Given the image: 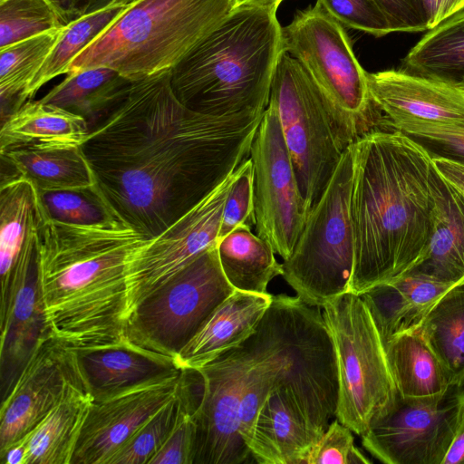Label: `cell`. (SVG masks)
Listing matches in <instances>:
<instances>
[{"label": "cell", "mask_w": 464, "mask_h": 464, "mask_svg": "<svg viewBox=\"0 0 464 464\" xmlns=\"http://www.w3.org/2000/svg\"><path fill=\"white\" fill-rule=\"evenodd\" d=\"M343 25L380 37L392 33L375 0H317Z\"/></svg>", "instance_id": "cell-39"}, {"label": "cell", "mask_w": 464, "mask_h": 464, "mask_svg": "<svg viewBox=\"0 0 464 464\" xmlns=\"http://www.w3.org/2000/svg\"><path fill=\"white\" fill-rule=\"evenodd\" d=\"M2 464H25L26 443L24 439L11 444L0 452Z\"/></svg>", "instance_id": "cell-47"}, {"label": "cell", "mask_w": 464, "mask_h": 464, "mask_svg": "<svg viewBox=\"0 0 464 464\" xmlns=\"http://www.w3.org/2000/svg\"><path fill=\"white\" fill-rule=\"evenodd\" d=\"M57 11L62 24L66 26L82 15L77 7L76 0H48Z\"/></svg>", "instance_id": "cell-48"}, {"label": "cell", "mask_w": 464, "mask_h": 464, "mask_svg": "<svg viewBox=\"0 0 464 464\" xmlns=\"http://www.w3.org/2000/svg\"><path fill=\"white\" fill-rule=\"evenodd\" d=\"M283 52L276 13L235 9L171 70L172 91L202 114L265 111Z\"/></svg>", "instance_id": "cell-4"}, {"label": "cell", "mask_w": 464, "mask_h": 464, "mask_svg": "<svg viewBox=\"0 0 464 464\" xmlns=\"http://www.w3.org/2000/svg\"><path fill=\"white\" fill-rule=\"evenodd\" d=\"M90 131L82 116L41 100H30L1 121L0 153L82 146Z\"/></svg>", "instance_id": "cell-24"}, {"label": "cell", "mask_w": 464, "mask_h": 464, "mask_svg": "<svg viewBox=\"0 0 464 464\" xmlns=\"http://www.w3.org/2000/svg\"><path fill=\"white\" fill-rule=\"evenodd\" d=\"M284 0H233L234 9L259 8L276 13L278 6Z\"/></svg>", "instance_id": "cell-50"}, {"label": "cell", "mask_w": 464, "mask_h": 464, "mask_svg": "<svg viewBox=\"0 0 464 464\" xmlns=\"http://www.w3.org/2000/svg\"><path fill=\"white\" fill-rule=\"evenodd\" d=\"M453 384H464V284L446 293L420 327Z\"/></svg>", "instance_id": "cell-34"}, {"label": "cell", "mask_w": 464, "mask_h": 464, "mask_svg": "<svg viewBox=\"0 0 464 464\" xmlns=\"http://www.w3.org/2000/svg\"><path fill=\"white\" fill-rule=\"evenodd\" d=\"M322 309L337 362L335 418L362 436L373 415L397 392L385 347L360 295L346 293Z\"/></svg>", "instance_id": "cell-10"}, {"label": "cell", "mask_w": 464, "mask_h": 464, "mask_svg": "<svg viewBox=\"0 0 464 464\" xmlns=\"http://www.w3.org/2000/svg\"><path fill=\"white\" fill-rule=\"evenodd\" d=\"M75 351L83 381L93 400L180 370L173 357L139 346L129 339Z\"/></svg>", "instance_id": "cell-21"}, {"label": "cell", "mask_w": 464, "mask_h": 464, "mask_svg": "<svg viewBox=\"0 0 464 464\" xmlns=\"http://www.w3.org/2000/svg\"><path fill=\"white\" fill-rule=\"evenodd\" d=\"M262 321L289 362L276 389L284 391L321 438L335 418L339 388L334 345L323 309L280 294L273 295Z\"/></svg>", "instance_id": "cell-7"}, {"label": "cell", "mask_w": 464, "mask_h": 464, "mask_svg": "<svg viewBox=\"0 0 464 464\" xmlns=\"http://www.w3.org/2000/svg\"><path fill=\"white\" fill-rule=\"evenodd\" d=\"M392 32L428 31L423 0H375Z\"/></svg>", "instance_id": "cell-43"}, {"label": "cell", "mask_w": 464, "mask_h": 464, "mask_svg": "<svg viewBox=\"0 0 464 464\" xmlns=\"http://www.w3.org/2000/svg\"><path fill=\"white\" fill-rule=\"evenodd\" d=\"M237 173L238 169L132 255L126 268L127 318L151 293L218 243L225 203Z\"/></svg>", "instance_id": "cell-14"}, {"label": "cell", "mask_w": 464, "mask_h": 464, "mask_svg": "<svg viewBox=\"0 0 464 464\" xmlns=\"http://www.w3.org/2000/svg\"><path fill=\"white\" fill-rule=\"evenodd\" d=\"M222 271L235 290L266 295L269 282L283 275L272 246L242 225L218 240Z\"/></svg>", "instance_id": "cell-31"}, {"label": "cell", "mask_w": 464, "mask_h": 464, "mask_svg": "<svg viewBox=\"0 0 464 464\" xmlns=\"http://www.w3.org/2000/svg\"><path fill=\"white\" fill-rule=\"evenodd\" d=\"M0 155L16 174L40 191L84 189L98 185L82 146L22 149Z\"/></svg>", "instance_id": "cell-27"}, {"label": "cell", "mask_w": 464, "mask_h": 464, "mask_svg": "<svg viewBox=\"0 0 464 464\" xmlns=\"http://www.w3.org/2000/svg\"><path fill=\"white\" fill-rule=\"evenodd\" d=\"M238 173L228 192L218 239L242 225L254 226L253 166L248 157L238 166Z\"/></svg>", "instance_id": "cell-41"}, {"label": "cell", "mask_w": 464, "mask_h": 464, "mask_svg": "<svg viewBox=\"0 0 464 464\" xmlns=\"http://www.w3.org/2000/svg\"><path fill=\"white\" fill-rule=\"evenodd\" d=\"M272 300L270 294L235 290L175 355L177 367L180 370L198 369L240 346L255 333Z\"/></svg>", "instance_id": "cell-20"}, {"label": "cell", "mask_w": 464, "mask_h": 464, "mask_svg": "<svg viewBox=\"0 0 464 464\" xmlns=\"http://www.w3.org/2000/svg\"><path fill=\"white\" fill-rule=\"evenodd\" d=\"M442 464H464V409L455 436Z\"/></svg>", "instance_id": "cell-46"}, {"label": "cell", "mask_w": 464, "mask_h": 464, "mask_svg": "<svg viewBox=\"0 0 464 464\" xmlns=\"http://www.w3.org/2000/svg\"><path fill=\"white\" fill-rule=\"evenodd\" d=\"M254 226L276 254L287 259L311 208L304 199L279 121L269 101L253 139Z\"/></svg>", "instance_id": "cell-13"}, {"label": "cell", "mask_w": 464, "mask_h": 464, "mask_svg": "<svg viewBox=\"0 0 464 464\" xmlns=\"http://www.w3.org/2000/svg\"><path fill=\"white\" fill-rule=\"evenodd\" d=\"M217 245L203 251L129 314L126 334L130 342L174 358L235 291L222 271Z\"/></svg>", "instance_id": "cell-11"}, {"label": "cell", "mask_w": 464, "mask_h": 464, "mask_svg": "<svg viewBox=\"0 0 464 464\" xmlns=\"http://www.w3.org/2000/svg\"><path fill=\"white\" fill-rule=\"evenodd\" d=\"M130 4H117L84 14L64 26L29 88V99L53 78L67 73L72 61L102 34L123 13Z\"/></svg>", "instance_id": "cell-35"}, {"label": "cell", "mask_w": 464, "mask_h": 464, "mask_svg": "<svg viewBox=\"0 0 464 464\" xmlns=\"http://www.w3.org/2000/svg\"><path fill=\"white\" fill-rule=\"evenodd\" d=\"M464 409V384L427 399L393 398L361 436L364 449L385 464H442Z\"/></svg>", "instance_id": "cell-12"}, {"label": "cell", "mask_w": 464, "mask_h": 464, "mask_svg": "<svg viewBox=\"0 0 464 464\" xmlns=\"http://www.w3.org/2000/svg\"><path fill=\"white\" fill-rule=\"evenodd\" d=\"M63 29H53L0 48L1 121L30 101V85Z\"/></svg>", "instance_id": "cell-33"}, {"label": "cell", "mask_w": 464, "mask_h": 464, "mask_svg": "<svg viewBox=\"0 0 464 464\" xmlns=\"http://www.w3.org/2000/svg\"><path fill=\"white\" fill-rule=\"evenodd\" d=\"M384 347L390 372L401 396L439 397L453 384L420 328L394 336Z\"/></svg>", "instance_id": "cell-28"}, {"label": "cell", "mask_w": 464, "mask_h": 464, "mask_svg": "<svg viewBox=\"0 0 464 464\" xmlns=\"http://www.w3.org/2000/svg\"><path fill=\"white\" fill-rule=\"evenodd\" d=\"M401 70L464 92V9L428 30Z\"/></svg>", "instance_id": "cell-30"}, {"label": "cell", "mask_w": 464, "mask_h": 464, "mask_svg": "<svg viewBox=\"0 0 464 464\" xmlns=\"http://www.w3.org/2000/svg\"><path fill=\"white\" fill-rule=\"evenodd\" d=\"M38 189L27 179L13 174L0 186L1 293L7 288L13 267L30 231L39 222Z\"/></svg>", "instance_id": "cell-32"}, {"label": "cell", "mask_w": 464, "mask_h": 464, "mask_svg": "<svg viewBox=\"0 0 464 464\" xmlns=\"http://www.w3.org/2000/svg\"><path fill=\"white\" fill-rule=\"evenodd\" d=\"M93 397L72 389L24 439L25 464H72Z\"/></svg>", "instance_id": "cell-26"}, {"label": "cell", "mask_w": 464, "mask_h": 464, "mask_svg": "<svg viewBox=\"0 0 464 464\" xmlns=\"http://www.w3.org/2000/svg\"><path fill=\"white\" fill-rule=\"evenodd\" d=\"M74 388L87 389L76 351L48 333L2 399L0 452L31 432Z\"/></svg>", "instance_id": "cell-16"}, {"label": "cell", "mask_w": 464, "mask_h": 464, "mask_svg": "<svg viewBox=\"0 0 464 464\" xmlns=\"http://www.w3.org/2000/svg\"><path fill=\"white\" fill-rule=\"evenodd\" d=\"M38 192L45 213L54 220L78 225L119 222L98 185L84 189Z\"/></svg>", "instance_id": "cell-37"}, {"label": "cell", "mask_w": 464, "mask_h": 464, "mask_svg": "<svg viewBox=\"0 0 464 464\" xmlns=\"http://www.w3.org/2000/svg\"><path fill=\"white\" fill-rule=\"evenodd\" d=\"M37 236L40 294L51 334L73 350L128 339L126 268L148 237L117 221H57L42 203Z\"/></svg>", "instance_id": "cell-3"}, {"label": "cell", "mask_w": 464, "mask_h": 464, "mask_svg": "<svg viewBox=\"0 0 464 464\" xmlns=\"http://www.w3.org/2000/svg\"><path fill=\"white\" fill-rule=\"evenodd\" d=\"M352 432L335 418L322 437L306 450L301 464L372 463L354 445Z\"/></svg>", "instance_id": "cell-38"}, {"label": "cell", "mask_w": 464, "mask_h": 464, "mask_svg": "<svg viewBox=\"0 0 464 464\" xmlns=\"http://www.w3.org/2000/svg\"><path fill=\"white\" fill-rule=\"evenodd\" d=\"M180 373L181 370L93 400L72 464H106L150 416L176 395Z\"/></svg>", "instance_id": "cell-18"}, {"label": "cell", "mask_w": 464, "mask_h": 464, "mask_svg": "<svg viewBox=\"0 0 464 464\" xmlns=\"http://www.w3.org/2000/svg\"><path fill=\"white\" fill-rule=\"evenodd\" d=\"M132 83L113 69L96 67L66 74L40 100L82 116L92 130L126 97Z\"/></svg>", "instance_id": "cell-29"}, {"label": "cell", "mask_w": 464, "mask_h": 464, "mask_svg": "<svg viewBox=\"0 0 464 464\" xmlns=\"http://www.w3.org/2000/svg\"><path fill=\"white\" fill-rule=\"evenodd\" d=\"M353 153L347 147L318 201L312 207L283 277L296 296L323 308L351 291L354 241L350 215Z\"/></svg>", "instance_id": "cell-8"}, {"label": "cell", "mask_w": 464, "mask_h": 464, "mask_svg": "<svg viewBox=\"0 0 464 464\" xmlns=\"http://www.w3.org/2000/svg\"><path fill=\"white\" fill-rule=\"evenodd\" d=\"M318 437L280 388L260 408L247 448L260 464H301Z\"/></svg>", "instance_id": "cell-25"}, {"label": "cell", "mask_w": 464, "mask_h": 464, "mask_svg": "<svg viewBox=\"0 0 464 464\" xmlns=\"http://www.w3.org/2000/svg\"><path fill=\"white\" fill-rule=\"evenodd\" d=\"M233 0H136L70 63L135 82L172 70L233 11Z\"/></svg>", "instance_id": "cell-5"}, {"label": "cell", "mask_w": 464, "mask_h": 464, "mask_svg": "<svg viewBox=\"0 0 464 464\" xmlns=\"http://www.w3.org/2000/svg\"><path fill=\"white\" fill-rule=\"evenodd\" d=\"M428 30L464 9V0H423Z\"/></svg>", "instance_id": "cell-44"}, {"label": "cell", "mask_w": 464, "mask_h": 464, "mask_svg": "<svg viewBox=\"0 0 464 464\" xmlns=\"http://www.w3.org/2000/svg\"><path fill=\"white\" fill-rule=\"evenodd\" d=\"M136 0H76L80 14L82 16L117 4H130Z\"/></svg>", "instance_id": "cell-49"}, {"label": "cell", "mask_w": 464, "mask_h": 464, "mask_svg": "<svg viewBox=\"0 0 464 464\" xmlns=\"http://www.w3.org/2000/svg\"><path fill=\"white\" fill-rule=\"evenodd\" d=\"M430 175L436 201L434 229L426 254L405 274L450 285H461L464 284V193L442 176L433 160Z\"/></svg>", "instance_id": "cell-22"}, {"label": "cell", "mask_w": 464, "mask_h": 464, "mask_svg": "<svg viewBox=\"0 0 464 464\" xmlns=\"http://www.w3.org/2000/svg\"><path fill=\"white\" fill-rule=\"evenodd\" d=\"M442 176L464 193V164L442 158H431Z\"/></svg>", "instance_id": "cell-45"}, {"label": "cell", "mask_w": 464, "mask_h": 464, "mask_svg": "<svg viewBox=\"0 0 464 464\" xmlns=\"http://www.w3.org/2000/svg\"><path fill=\"white\" fill-rule=\"evenodd\" d=\"M171 70L135 81L82 145L119 222L148 238L199 203L249 157L265 111L196 112L175 96Z\"/></svg>", "instance_id": "cell-1"}, {"label": "cell", "mask_w": 464, "mask_h": 464, "mask_svg": "<svg viewBox=\"0 0 464 464\" xmlns=\"http://www.w3.org/2000/svg\"><path fill=\"white\" fill-rule=\"evenodd\" d=\"M63 26L48 0H0V48Z\"/></svg>", "instance_id": "cell-36"}, {"label": "cell", "mask_w": 464, "mask_h": 464, "mask_svg": "<svg viewBox=\"0 0 464 464\" xmlns=\"http://www.w3.org/2000/svg\"><path fill=\"white\" fill-rule=\"evenodd\" d=\"M282 41L325 96L345 147L386 125L343 25L318 2L282 27Z\"/></svg>", "instance_id": "cell-6"}, {"label": "cell", "mask_w": 464, "mask_h": 464, "mask_svg": "<svg viewBox=\"0 0 464 464\" xmlns=\"http://www.w3.org/2000/svg\"><path fill=\"white\" fill-rule=\"evenodd\" d=\"M372 102L387 126L464 124V92L402 70L367 72Z\"/></svg>", "instance_id": "cell-19"}, {"label": "cell", "mask_w": 464, "mask_h": 464, "mask_svg": "<svg viewBox=\"0 0 464 464\" xmlns=\"http://www.w3.org/2000/svg\"><path fill=\"white\" fill-rule=\"evenodd\" d=\"M257 356L258 343L253 334L240 346L197 369L203 377L204 391L194 413L193 464H242L252 458L238 431V413Z\"/></svg>", "instance_id": "cell-15"}, {"label": "cell", "mask_w": 464, "mask_h": 464, "mask_svg": "<svg viewBox=\"0 0 464 464\" xmlns=\"http://www.w3.org/2000/svg\"><path fill=\"white\" fill-rule=\"evenodd\" d=\"M453 287L405 274L379 284L360 296L385 346L394 336L419 329L430 309Z\"/></svg>", "instance_id": "cell-23"}, {"label": "cell", "mask_w": 464, "mask_h": 464, "mask_svg": "<svg viewBox=\"0 0 464 464\" xmlns=\"http://www.w3.org/2000/svg\"><path fill=\"white\" fill-rule=\"evenodd\" d=\"M39 223V222H38ZM38 225L28 234L1 293L0 377L3 398L47 329L40 294Z\"/></svg>", "instance_id": "cell-17"}, {"label": "cell", "mask_w": 464, "mask_h": 464, "mask_svg": "<svg viewBox=\"0 0 464 464\" xmlns=\"http://www.w3.org/2000/svg\"><path fill=\"white\" fill-rule=\"evenodd\" d=\"M297 182L310 208L334 173L345 147L328 102L288 53L279 57L270 91Z\"/></svg>", "instance_id": "cell-9"}, {"label": "cell", "mask_w": 464, "mask_h": 464, "mask_svg": "<svg viewBox=\"0 0 464 464\" xmlns=\"http://www.w3.org/2000/svg\"><path fill=\"white\" fill-rule=\"evenodd\" d=\"M400 131L421 146L431 158L464 164V124L411 126Z\"/></svg>", "instance_id": "cell-40"}, {"label": "cell", "mask_w": 464, "mask_h": 464, "mask_svg": "<svg viewBox=\"0 0 464 464\" xmlns=\"http://www.w3.org/2000/svg\"><path fill=\"white\" fill-rule=\"evenodd\" d=\"M200 402L188 406L149 464H193L196 441L194 413Z\"/></svg>", "instance_id": "cell-42"}, {"label": "cell", "mask_w": 464, "mask_h": 464, "mask_svg": "<svg viewBox=\"0 0 464 464\" xmlns=\"http://www.w3.org/2000/svg\"><path fill=\"white\" fill-rule=\"evenodd\" d=\"M351 291L393 280L426 254L435 225L431 157L405 133L373 130L352 145Z\"/></svg>", "instance_id": "cell-2"}]
</instances>
